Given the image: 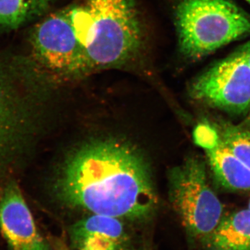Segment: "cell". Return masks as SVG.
I'll return each mask as SVG.
<instances>
[{
	"mask_svg": "<svg viewBox=\"0 0 250 250\" xmlns=\"http://www.w3.org/2000/svg\"><path fill=\"white\" fill-rule=\"evenodd\" d=\"M193 138L205 151L210 172L219 187L228 191H250V169L230 152L213 124L197 125Z\"/></svg>",
	"mask_w": 250,
	"mask_h": 250,
	"instance_id": "obj_9",
	"label": "cell"
},
{
	"mask_svg": "<svg viewBox=\"0 0 250 250\" xmlns=\"http://www.w3.org/2000/svg\"><path fill=\"white\" fill-rule=\"evenodd\" d=\"M29 45L35 66L49 75L70 78L91 70L75 34L70 6L49 14L36 24Z\"/></svg>",
	"mask_w": 250,
	"mask_h": 250,
	"instance_id": "obj_5",
	"label": "cell"
},
{
	"mask_svg": "<svg viewBox=\"0 0 250 250\" xmlns=\"http://www.w3.org/2000/svg\"><path fill=\"white\" fill-rule=\"evenodd\" d=\"M179 52L200 60L250 36V14L231 0H180L174 12Z\"/></svg>",
	"mask_w": 250,
	"mask_h": 250,
	"instance_id": "obj_3",
	"label": "cell"
},
{
	"mask_svg": "<svg viewBox=\"0 0 250 250\" xmlns=\"http://www.w3.org/2000/svg\"><path fill=\"white\" fill-rule=\"evenodd\" d=\"M204 243L209 250H250V210L223 218Z\"/></svg>",
	"mask_w": 250,
	"mask_h": 250,
	"instance_id": "obj_11",
	"label": "cell"
},
{
	"mask_svg": "<svg viewBox=\"0 0 250 250\" xmlns=\"http://www.w3.org/2000/svg\"><path fill=\"white\" fill-rule=\"evenodd\" d=\"M205 163L190 156L169 172V198L186 231L205 242L223 216V206L210 188Z\"/></svg>",
	"mask_w": 250,
	"mask_h": 250,
	"instance_id": "obj_4",
	"label": "cell"
},
{
	"mask_svg": "<svg viewBox=\"0 0 250 250\" xmlns=\"http://www.w3.org/2000/svg\"><path fill=\"white\" fill-rule=\"evenodd\" d=\"M249 207H248V209H250V202H249Z\"/></svg>",
	"mask_w": 250,
	"mask_h": 250,
	"instance_id": "obj_16",
	"label": "cell"
},
{
	"mask_svg": "<svg viewBox=\"0 0 250 250\" xmlns=\"http://www.w3.org/2000/svg\"><path fill=\"white\" fill-rule=\"evenodd\" d=\"M246 1H248V2L250 4V0H246Z\"/></svg>",
	"mask_w": 250,
	"mask_h": 250,
	"instance_id": "obj_17",
	"label": "cell"
},
{
	"mask_svg": "<svg viewBox=\"0 0 250 250\" xmlns=\"http://www.w3.org/2000/svg\"><path fill=\"white\" fill-rule=\"evenodd\" d=\"M53 0H0V27L16 29L48 9Z\"/></svg>",
	"mask_w": 250,
	"mask_h": 250,
	"instance_id": "obj_12",
	"label": "cell"
},
{
	"mask_svg": "<svg viewBox=\"0 0 250 250\" xmlns=\"http://www.w3.org/2000/svg\"><path fill=\"white\" fill-rule=\"evenodd\" d=\"M27 96L0 68V170L27 143L33 122Z\"/></svg>",
	"mask_w": 250,
	"mask_h": 250,
	"instance_id": "obj_7",
	"label": "cell"
},
{
	"mask_svg": "<svg viewBox=\"0 0 250 250\" xmlns=\"http://www.w3.org/2000/svg\"><path fill=\"white\" fill-rule=\"evenodd\" d=\"M213 125L230 152L250 170V130L226 121Z\"/></svg>",
	"mask_w": 250,
	"mask_h": 250,
	"instance_id": "obj_13",
	"label": "cell"
},
{
	"mask_svg": "<svg viewBox=\"0 0 250 250\" xmlns=\"http://www.w3.org/2000/svg\"><path fill=\"white\" fill-rule=\"evenodd\" d=\"M117 250H142L140 249H136V248H133V247L129 246L124 247V248H121V249Z\"/></svg>",
	"mask_w": 250,
	"mask_h": 250,
	"instance_id": "obj_14",
	"label": "cell"
},
{
	"mask_svg": "<svg viewBox=\"0 0 250 250\" xmlns=\"http://www.w3.org/2000/svg\"><path fill=\"white\" fill-rule=\"evenodd\" d=\"M70 7L91 70L119 66L139 54L143 32L135 0H75Z\"/></svg>",
	"mask_w": 250,
	"mask_h": 250,
	"instance_id": "obj_2",
	"label": "cell"
},
{
	"mask_svg": "<svg viewBox=\"0 0 250 250\" xmlns=\"http://www.w3.org/2000/svg\"><path fill=\"white\" fill-rule=\"evenodd\" d=\"M69 234L73 250H117L129 245L121 219L106 215L82 219L72 225Z\"/></svg>",
	"mask_w": 250,
	"mask_h": 250,
	"instance_id": "obj_10",
	"label": "cell"
},
{
	"mask_svg": "<svg viewBox=\"0 0 250 250\" xmlns=\"http://www.w3.org/2000/svg\"><path fill=\"white\" fill-rule=\"evenodd\" d=\"M59 200L93 214L139 220L152 214L157 195L139 150L114 139L87 143L65 161L55 183Z\"/></svg>",
	"mask_w": 250,
	"mask_h": 250,
	"instance_id": "obj_1",
	"label": "cell"
},
{
	"mask_svg": "<svg viewBox=\"0 0 250 250\" xmlns=\"http://www.w3.org/2000/svg\"><path fill=\"white\" fill-rule=\"evenodd\" d=\"M249 63H250V55H249ZM247 121H248V124H249L250 126V110L249 113H248V120H247Z\"/></svg>",
	"mask_w": 250,
	"mask_h": 250,
	"instance_id": "obj_15",
	"label": "cell"
},
{
	"mask_svg": "<svg viewBox=\"0 0 250 250\" xmlns=\"http://www.w3.org/2000/svg\"><path fill=\"white\" fill-rule=\"evenodd\" d=\"M0 230L11 250H52L41 236L17 184H6L0 196Z\"/></svg>",
	"mask_w": 250,
	"mask_h": 250,
	"instance_id": "obj_8",
	"label": "cell"
},
{
	"mask_svg": "<svg viewBox=\"0 0 250 250\" xmlns=\"http://www.w3.org/2000/svg\"><path fill=\"white\" fill-rule=\"evenodd\" d=\"M250 41L198 75L189 86L192 100L234 116L250 110Z\"/></svg>",
	"mask_w": 250,
	"mask_h": 250,
	"instance_id": "obj_6",
	"label": "cell"
}]
</instances>
